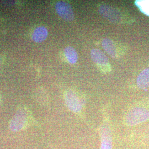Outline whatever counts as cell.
<instances>
[{
	"mask_svg": "<svg viewBox=\"0 0 149 149\" xmlns=\"http://www.w3.org/2000/svg\"><path fill=\"white\" fill-rule=\"evenodd\" d=\"M149 118V111L143 107H135L130 110L126 117L125 122L128 125H135L146 121Z\"/></svg>",
	"mask_w": 149,
	"mask_h": 149,
	"instance_id": "6da1fadb",
	"label": "cell"
},
{
	"mask_svg": "<svg viewBox=\"0 0 149 149\" xmlns=\"http://www.w3.org/2000/svg\"><path fill=\"white\" fill-rule=\"evenodd\" d=\"M27 120V114L24 109L18 110L10 123V128L13 132H18L24 128Z\"/></svg>",
	"mask_w": 149,
	"mask_h": 149,
	"instance_id": "7a4b0ae2",
	"label": "cell"
},
{
	"mask_svg": "<svg viewBox=\"0 0 149 149\" xmlns=\"http://www.w3.org/2000/svg\"><path fill=\"white\" fill-rule=\"evenodd\" d=\"M55 10L58 15L65 21H72L74 19V11L69 3L59 1L55 5Z\"/></svg>",
	"mask_w": 149,
	"mask_h": 149,
	"instance_id": "3957f363",
	"label": "cell"
},
{
	"mask_svg": "<svg viewBox=\"0 0 149 149\" xmlns=\"http://www.w3.org/2000/svg\"><path fill=\"white\" fill-rule=\"evenodd\" d=\"M99 11L101 15L113 23H117L120 20L121 16L120 12L109 6L102 5Z\"/></svg>",
	"mask_w": 149,
	"mask_h": 149,
	"instance_id": "277c9868",
	"label": "cell"
},
{
	"mask_svg": "<svg viewBox=\"0 0 149 149\" xmlns=\"http://www.w3.org/2000/svg\"><path fill=\"white\" fill-rule=\"evenodd\" d=\"M65 102L70 111L77 113L80 112L82 105L79 98L72 91H69L65 96Z\"/></svg>",
	"mask_w": 149,
	"mask_h": 149,
	"instance_id": "5b68a950",
	"label": "cell"
},
{
	"mask_svg": "<svg viewBox=\"0 0 149 149\" xmlns=\"http://www.w3.org/2000/svg\"><path fill=\"white\" fill-rule=\"evenodd\" d=\"M101 148V149H112V135L109 129L107 127H102Z\"/></svg>",
	"mask_w": 149,
	"mask_h": 149,
	"instance_id": "8992f818",
	"label": "cell"
},
{
	"mask_svg": "<svg viewBox=\"0 0 149 149\" xmlns=\"http://www.w3.org/2000/svg\"><path fill=\"white\" fill-rule=\"evenodd\" d=\"M91 56L93 61L101 66H106L108 64V59L101 50L93 49L91 52Z\"/></svg>",
	"mask_w": 149,
	"mask_h": 149,
	"instance_id": "52a82bcc",
	"label": "cell"
},
{
	"mask_svg": "<svg viewBox=\"0 0 149 149\" xmlns=\"http://www.w3.org/2000/svg\"><path fill=\"white\" fill-rule=\"evenodd\" d=\"M48 32L45 27L40 26L35 29L33 32L32 38L33 40L36 43H41L44 42L48 37Z\"/></svg>",
	"mask_w": 149,
	"mask_h": 149,
	"instance_id": "ba28073f",
	"label": "cell"
},
{
	"mask_svg": "<svg viewBox=\"0 0 149 149\" xmlns=\"http://www.w3.org/2000/svg\"><path fill=\"white\" fill-rule=\"evenodd\" d=\"M137 85L142 90H147L149 88V68L144 70L137 78Z\"/></svg>",
	"mask_w": 149,
	"mask_h": 149,
	"instance_id": "9c48e42d",
	"label": "cell"
},
{
	"mask_svg": "<svg viewBox=\"0 0 149 149\" xmlns=\"http://www.w3.org/2000/svg\"><path fill=\"white\" fill-rule=\"evenodd\" d=\"M102 44L103 48L108 55H109L113 58H115L116 57L117 51L116 45L111 40L108 38H105L103 40Z\"/></svg>",
	"mask_w": 149,
	"mask_h": 149,
	"instance_id": "30bf717a",
	"label": "cell"
},
{
	"mask_svg": "<svg viewBox=\"0 0 149 149\" xmlns=\"http://www.w3.org/2000/svg\"><path fill=\"white\" fill-rule=\"evenodd\" d=\"M64 54L68 61L70 64H74L77 62L78 55L74 48L71 47H66L64 49Z\"/></svg>",
	"mask_w": 149,
	"mask_h": 149,
	"instance_id": "8fae6325",
	"label": "cell"
},
{
	"mask_svg": "<svg viewBox=\"0 0 149 149\" xmlns=\"http://www.w3.org/2000/svg\"><path fill=\"white\" fill-rule=\"evenodd\" d=\"M135 5L144 14L149 16V1H136Z\"/></svg>",
	"mask_w": 149,
	"mask_h": 149,
	"instance_id": "7c38bea8",
	"label": "cell"
},
{
	"mask_svg": "<svg viewBox=\"0 0 149 149\" xmlns=\"http://www.w3.org/2000/svg\"><path fill=\"white\" fill-rule=\"evenodd\" d=\"M16 1H0V4L6 6H12L15 5Z\"/></svg>",
	"mask_w": 149,
	"mask_h": 149,
	"instance_id": "4fadbf2b",
	"label": "cell"
},
{
	"mask_svg": "<svg viewBox=\"0 0 149 149\" xmlns=\"http://www.w3.org/2000/svg\"><path fill=\"white\" fill-rule=\"evenodd\" d=\"M2 58L0 56V65H1V64L2 63Z\"/></svg>",
	"mask_w": 149,
	"mask_h": 149,
	"instance_id": "5bb4252c",
	"label": "cell"
}]
</instances>
